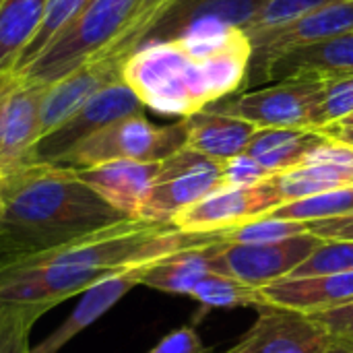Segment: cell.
I'll use <instances>...</instances> for the list:
<instances>
[{
	"label": "cell",
	"mask_w": 353,
	"mask_h": 353,
	"mask_svg": "<svg viewBox=\"0 0 353 353\" xmlns=\"http://www.w3.org/2000/svg\"><path fill=\"white\" fill-rule=\"evenodd\" d=\"M211 234H186L172 223L126 217L0 273V353H29L35 323L68 298L124 269L149 265L201 244Z\"/></svg>",
	"instance_id": "1"
},
{
	"label": "cell",
	"mask_w": 353,
	"mask_h": 353,
	"mask_svg": "<svg viewBox=\"0 0 353 353\" xmlns=\"http://www.w3.org/2000/svg\"><path fill=\"white\" fill-rule=\"evenodd\" d=\"M252 41L240 27L141 43L122 62V81L161 116L188 118L242 93Z\"/></svg>",
	"instance_id": "2"
},
{
	"label": "cell",
	"mask_w": 353,
	"mask_h": 353,
	"mask_svg": "<svg viewBox=\"0 0 353 353\" xmlns=\"http://www.w3.org/2000/svg\"><path fill=\"white\" fill-rule=\"evenodd\" d=\"M126 219L60 163H23L0 176V273Z\"/></svg>",
	"instance_id": "3"
},
{
	"label": "cell",
	"mask_w": 353,
	"mask_h": 353,
	"mask_svg": "<svg viewBox=\"0 0 353 353\" xmlns=\"http://www.w3.org/2000/svg\"><path fill=\"white\" fill-rule=\"evenodd\" d=\"M141 0H89L66 29L27 66L25 79L50 85L110 48L134 17Z\"/></svg>",
	"instance_id": "4"
},
{
	"label": "cell",
	"mask_w": 353,
	"mask_h": 353,
	"mask_svg": "<svg viewBox=\"0 0 353 353\" xmlns=\"http://www.w3.org/2000/svg\"><path fill=\"white\" fill-rule=\"evenodd\" d=\"M325 79L296 77L215 101L209 110L242 118L256 128H323Z\"/></svg>",
	"instance_id": "5"
},
{
	"label": "cell",
	"mask_w": 353,
	"mask_h": 353,
	"mask_svg": "<svg viewBox=\"0 0 353 353\" xmlns=\"http://www.w3.org/2000/svg\"><path fill=\"white\" fill-rule=\"evenodd\" d=\"M186 145L184 122L157 126L143 114L120 118L70 149L58 163L68 168H89L116 159L163 161Z\"/></svg>",
	"instance_id": "6"
},
{
	"label": "cell",
	"mask_w": 353,
	"mask_h": 353,
	"mask_svg": "<svg viewBox=\"0 0 353 353\" xmlns=\"http://www.w3.org/2000/svg\"><path fill=\"white\" fill-rule=\"evenodd\" d=\"M221 184V161L182 147L161 161L157 178L137 219L172 223L178 213L192 207Z\"/></svg>",
	"instance_id": "7"
},
{
	"label": "cell",
	"mask_w": 353,
	"mask_h": 353,
	"mask_svg": "<svg viewBox=\"0 0 353 353\" xmlns=\"http://www.w3.org/2000/svg\"><path fill=\"white\" fill-rule=\"evenodd\" d=\"M321 244L325 240L314 234L259 244H232L215 238L211 242V265L213 273L234 277L252 288H265L290 277Z\"/></svg>",
	"instance_id": "8"
},
{
	"label": "cell",
	"mask_w": 353,
	"mask_h": 353,
	"mask_svg": "<svg viewBox=\"0 0 353 353\" xmlns=\"http://www.w3.org/2000/svg\"><path fill=\"white\" fill-rule=\"evenodd\" d=\"M143 108L145 105L134 95V91L120 79L97 91L56 130L41 137L35 143L27 163H58L70 149H74L81 141H85L99 128L120 118L143 114Z\"/></svg>",
	"instance_id": "9"
},
{
	"label": "cell",
	"mask_w": 353,
	"mask_h": 353,
	"mask_svg": "<svg viewBox=\"0 0 353 353\" xmlns=\"http://www.w3.org/2000/svg\"><path fill=\"white\" fill-rule=\"evenodd\" d=\"M46 87L14 68L0 74V176L29 161L39 139V108Z\"/></svg>",
	"instance_id": "10"
},
{
	"label": "cell",
	"mask_w": 353,
	"mask_h": 353,
	"mask_svg": "<svg viewBox=\"0 0 353 353\" xmlns=\"http://www.w3.org/2000/svg\"><path fill=\"white\" fill-rule=\"evenodd\" d=\"M279 205L283 199L269 178L250 188H217L178 213L172 225L186 234H217L261 219Z\"/></svg>",
	"instance_id": "11"
},
{
	"label": "cell",
	"mask_w": 353,
	"mask_h": 353,
	"mask_svg": "<svg viewBox=\"0 0 353 353\" xmlns=\"http://www.w3.org/2000/svg\"><path fill=\"white\" fill-rule=\"evenodd\" d=\"M250 331L223 353H329L335 339L310 316L296 310L261 306Z\"/></svg>",
	"instance_id": "12"
},
{
	"label": "cell",
	"mask_w": 353,
	"mask_h": 353,
	"mask_svg": "<svg viewBox=\"0 0 353 353\" xmlns=\"http://www.w3.org/2000/svg\"><path fill=\"white\" fill-rule=\"evenodd\" d=\"M269 0H178L151 27L145 41L176 39L228 27H248Z\"/></svg>",
	"instance_id": "13"
},
{
	"label": "cell",
	"mask_w": 353,
	"mask_h": 353,
	"mask_svg": "<svg viewBox=\"0 0 353 353\" xmlns=\"http://www.w3.org/2000/svg\"><path fill=\"white\" fill-rule=\"evenodd\" d=\"M271 180L283 203L353 188V145L329 137L300 165Z\"/></svg>",
	"instance_id": "14"
},
{
	"label": "cell",
	"mask_w": 353,
	"mask_h": 353,
	"mask_svg": "<svg viewBox=\"0 0 353 353\" xmlns=\"http://www.w3.org/2000/svg\"><path fill=\"white\" fill-rule=\"evenodd\" d=\"M122 79V62L93 58L77 70L50 83L39 108V139L64 124L97 91ZM37 139V141H39Z\"/></svg>",
	"instance_id": "15"
},
{
	"label": "cell",
	"mask_w": 353,
	"mask_h": 353,
	"mask_svg": "<svg viewBox=\"0 0 353 353\" xmlns=\"http://www.w3.org/2000/svg\"><path fill=\"white\" fill-rule=\"evenodd\" d=\"M161 161L116 159L89 168H74L79 178L110 207L124 217H139L151 186L157 178Z\"/></svg>",
	"instance_id": "16"
},
{
	"label": "cell",
	"mask_w": 353,
	"mask_h": 353,
	"mask_svg": "<svg viewBox=\"0 0 353 353\" xmlns=\"http://www.w3.org/2000/svg\"><path fill=\"white\" fill-rule=\"evenodd\" d=\"M265 306L319 314L353 302V273L285 277L261 288Z\"/></svg>",
	"instance_id": "17"
},
{
	"label": "cell",
	"mask_w": 353,
	"mask_h": 353,
	"mask_svg": "<svg viewBox=\"0 0 353 353\" xmlns=\"http://www.w3.org/2000/svg\"><path fill=\"white\" fill-rule=\"evenodd\" d=\"M155 263V261H153ZM151 265V263H149ZM147 265L141 267H132V269H124L120 273H114L105 279H101L99 283H95L93 288H89L83 298L81 304H77V308L66 316V321L52 331L39 345H35L29 353H58L66 343H70L81 331H85L87 327H91L95 321H99L108 310H112L130 290H134L137 285H141V275L143 269Z\"/></svg>",
	"instance_id": "18"
},
{
	"label": "cell",
	"mask_w": 353,
	"mask_h": 353,
	"mask_svg": "<svg viewBox=\"0 0 353 353\" xmlns=\"http://www.w3.org/2000/svg\"><path fill=\"white\" fill-rule=\"evenodd\" d=\"M350 74H353V33H345L283 54L265 70L261 85L296 77L337 79Z\"/></svg>",
	"instance_id": "19"
},
{
	"label": "cell",
	"mask_w": 353,
	"mask_h": 353,
	"mask_svg": "<svg viewBox=\"0 0 353 353\" xmlns=\"http://www.w3.org/2000/svg\"><path fill=\"white\" fill-rule=\"evenodd\" d=\"M182 122L186 130L184 147L215 161H225L244 153L250 139L259 130L254 124L242 118L219 114L209 108L182 118Z\"/></svg>",
	"instance_id": "20"
},
{
	"label": "cell",
	"mask_w": 353,
	"mask_h": 353,
	"mask_svg": "<svg viewBox=\"0 0 353 353\" xmlns=\"http://www.w3.org/2000/svg\"><path fill=\"white\" fill-rule=\"evenodd\" d=\"M215 236L211 234L209 240L176 250L143 269L141 285L176 296H190L192 290L213 273L211 265V242Z\"/></svg>",
	"instance_id": "21"
},
{
	"label": "cell",
	"mask_w": 353,
	"mask_h": 353,
	"mask_svg": "<svg viewBox=\"0 0 353 353\" xmlns=\"http://www.w3.org/2000/svg\"><path fill=\"white\" fill-rule=\"evenodd\" d=\"M327 139L323 130L314 128H259L244 153L277 176L300 165Z\"/></svg>",
	"instance_id": "22"
},
{
	"label": "cell",
	"mask_w": 353,
	"mask_h": 353,
	"mask_svg": "<svg viewBox=\"0 0 353 353\" xmlns=\"http://www.w3.org/2000/svg\"><path fill=\"white\" fill-rule=\"evenodd\" d=\"M48 0H4L0 6V74L12 70L37 35Z\"/></svg>",
	"instance_id": "23"
},
{
	"label": "cell",
	"mask_w": 353,
	"mask_h": 353,
	"mask_svg": "<svg viewBox=\"0 0 353 353\" xmlns=\"http://www.w3.org/2000/svg\"><path fill=\"white\" fill-rule=\"evenodd\" d=\"M353 213V188L345 190H333V192H323L298 201L283 203L269 211L267 219H290V221H325V219H335L341 215Z\"/></svg>",
	"instance_id": "24"
},
{
	"label": "cell",
	"mask_w": 353,
	"mask_h": 353,
	"mask_svg": "<svg viewBox=\"0 0 353 353\" xmlns=\"http://www.w3.org/2000/svg\"><path fill=\"white\" fill-rule=\"evenodd\" d=\"M203 308H261L265 300L261 288H252L228 275L211 273L207 275L190 294Z\"/></svg>",
	"instance_id": "25"
},
{
	"label": "cell",
	"mask_w": 353,
	"mask_h": 353,
	"mask_svg": "<svg viewBox=\"0 0 353 353\" xmlns=\"http://www.w3.org/2000/svg\"><path fill=\"white\" fill-rule=\"evenodd\" d=\"M174 2H178V0H141L134 17L130 19L128 27L122 31V35L110 48H105L99 56H95V58L124 62L126 56L132 54L143 43V39L147 37V33L151 31V27L165 14V10Z\"/></svg>",
	"instance_id": "26"
},
{
	"label": "cell",
	"mask_w": 353,
	"mask_h": 353,
	"mask_svg": "<svg viewBox=\"0 0 353 353\" xmlns=\"http://www.w3.org/2000/svg\"><path fill=\"white\" fill-rule=\"evenodd\" d=\"M308 232V223L304 221H290V219H254L244 225H236L223 232L213 234L219 242L232 244H259V242H277L296 236H304Z\"/></svg>",
	"instance_id": "27"
},
{
	"label": "cell",
	"mask_w": 353,
	"mask_h": 353,
	"mask_svg": "<svg viewBox=\"0 0 353 353\" xmlns=\"http://www.w3.org/2000/svg\"><path fill=\"white\" fill-rule=\"evenodd\" d=\"M89 0H48L41 27H39L37 35L33 37V41L29 43V48L25 50L23 58L19 60V64L14 66V70L27 66L33 58H37L66 29V25L83 10V6Z\"/></svg>",
	"instance_id": "28"
},
{
	"label": "cell",
	"mask_w": 353,
	"mask_h": 353,
	"mask_svg": "<svg viewBox=\"0 0 353 353\" xmlns=\"http://www.w3.org/2000/svg\"><path fill=\"white\" fill-rule=\"evenodd\" d=\"M331 273H353V240H325V244H321L290 277Z\"/></svg>",
	"instance_id": "29"
},
{
	"label": "cell",
	"mask_w": 353,
	"mask_h": 353,
	"mask_svg": "<svg viewBox=\"0 0 353 353\" xmlns=\"http://www.w3.org/2000/svg\"><path fill=\"white\" fill-rule=\"evenodd\" d=\"M339 2H353V0H269L265 4V8L250 21L248 27H244V31L248 35L285 25L302 14H308L312 10L331 6V4H339Z\"/></svg>",
	"instance_id": "30"
},
{
	"label": "cell",
	"mask_w": 353,
	"mask_h": 353,
	"mask_svg": "<svg viewBox=\"0 0 353 353\" xmlns=\"http://www.w3.org/2000/svg\"><path fill=\"white\" fill-rule=\"evenodd\" d=\"M350 114H353V74L337 77V79H325L323 128L341 122Z\"/></svg>",
	"instance_id": "31"
},
{
	"label": "cell",
	"mask_w": 353,
	"mask_h": 353,
	"mask_svg": "<svg viewBox=\"0 0 353 353\" xmlns=\"http://www.w3.org/2000/svg\"><path fill=\"white\" fill-rule=\"evenodd\" d=\"M273 178L254 157L240 153L232 159L221 161V184L219 188H250Z\"/></svg>",
	"instance_id": "32"
},
{
	"label": "cell",
	"mask_w": 353,
	"mask_h": 353,
	"mask_svg": "<svg viewBox=\"0 0 353 353\" xmlns=\"http://www.w3.org/2000/svg\"><path fill=\"white\" fill-rule=\"evenodd\" d=\"M337 343L347 345L353 350V302L333 308V310H325L319 314H310Z\"/></svg>",
	"instance_id": "33"
},
{
	"label": "cell",
	"mask_w": 353,
	"mask_h": 353,
	"mask_svg": "<svg viewBox=\"0 0 353 353\" xmlns=\"http://www.w3.org/2000/svg\"><path fill=\"white\" fill-rule=\"evenodd\" d=\"M211 350L201 341L196 329L190 325L168 333L155 347L147 353H209Z\"/></svg>",
	"instance_id": "34"
},
{
	"label": "cell",
	"mask_w": 353,
	"mask_h": 353,
	"mask_svg": "<svg viewBox=\"0 0 353 353\" xmlns=\"http://www.w3.org/2000/svg\"><path fill=\"white\" fill-rule=\"evenodd\" d=\"M308 232L323 240H353V213L308 223Z\"/></svg>",
	"instance_id": "35"
},
{
	"label": "cell",
	"mask_w": 353,
	"mask_h": 353,
	"mask_svg": "<svg viewBox=\"0 0 353 353\" xmlns=\"http://www.w3.org/2000/svg\"><path fill=\"white\" fill-rule=\"evenodd\" d=\"M323 132L329 134L331 139L353 145V128H350V126H327V128H323Z\"/></svg>",
	"instance_id": "36"
},
{
	"label": "cell",
	"mask_w": 353,
	"mask_h": 353,
	"mask_svg": "<svg viewBox=\"0 0 353 353\" xmlns=\"http://www.w3.org/2000/svg\"><path fill=\"white\" fill-rule=\"evenodd\" d=\"M329 353H353L352 347H347V345H341V343H337L335 341V345H333V350Z\"/></svg>",
	"instance_id": "37"
},
{
	"label": "cell",
	"mask_w": 353,
	"mask_h": 353,
	"mask_svg": "<svg viewBox=\"0 0 353 353\" xmlns=\"http://www.w3.org/2000/svg\"><path fill=\"white\" fill-rule=\"evenodd\" d=\"M331 126H350V128H353V114H350L347 118H343V120L337 122V124H331Z\"/></svg>",
	"instance_id": "38"
},
{
	"label": "cell",
	"mask_w": 353,
	"mask_h": 353,
	"mask_svg": "<svg viewBox=\"0 0 353 353\" xmlns=\"http://www.w3.org/2000/svg\"><path fill=\"white\" fill-rule=\"evenodd\" d=\"M2 2H4V0H0V6H2Z\"/></svg>",
	"instance_id": "39"
}]
</instances>
